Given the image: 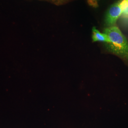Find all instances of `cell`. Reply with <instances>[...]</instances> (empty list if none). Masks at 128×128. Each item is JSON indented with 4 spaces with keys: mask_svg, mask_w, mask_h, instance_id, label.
Wrapping results in <instances>:
<instances>
[{
    "mask_svg": "<svg viewBox=\"0 0 128 128\" xmlns=\"http://www.w3.org/2000/svg\"><path fill=\"white\" fill-rule=\"evenodd\" d=\"M121 17L122 18L128 19V8L125 10L121 15Z\"/></svg>",
    "mask_w": 128,
    "mask_h": 128,
    "instance_id": "obj_5",
    "label": "cell"
},
{
    "mask_svg": "<svg viewBox=\"0 0 128 128\" xmlns=\"http://www.w3.org/2000/svg\"><path fill=\"white\" fill-rule=\"evenodd\" d=\"M119 4L124 12L125 10L128 8V0H120L119 2Z\"/></svg>",
    "mask_w": 128,
    "mask_h": 128,
    "instance_id": "obj_4",
    "label": "cell"
},
{
    "mask_svg": "<svg viewBox=\"0 0 128 128\" xmlns=\"http://www.w3.org/2000/svg\"><path fill=\"white\" fill-rule=\"evenodd\" d=\"M122 12H123L119 5L118 2L112 5L108 10L106 14L105 23L109 27L114 26Z\"/></svg>",
    "mask_w": 128,
    "mask_h": 128,
    "instance_id": "obj_2",
    "label": "cell"
},
{
    "mask_svg": "<svg viewBox=\"0 0 128 128\" xmlns=\"http://www.w3.org/2000/svg\"><path fill=\"white\" fill-rule=\"evenodd\" d=\"M92 40L93 42H102L105 43H108L110 42V40L108 36L105 33H102L100 32L96 27H93L92 28Z\"/></svg>",
    "mask_w": 128,
    "mask_h": 128,
    "instance_id": "obj_3",
    "label": "cell"
},
{
    "mask_svg": "<svg viewBox=\"0 0 128 128\" xmlns=\"http://www.w3.org/2000/svg\"><path fill=\"white\" fill-rule=\"evenodd\" d=\"M104 32L110 41L105 44L106 50L118 56L128 66V40L126 38L116 26L105 28Z\"/></svg>",
    "mask_w": 128,
    "mask_h": 128,
    "instance_id": "obj_1",
    "label": "cell"
}]
</instances>
